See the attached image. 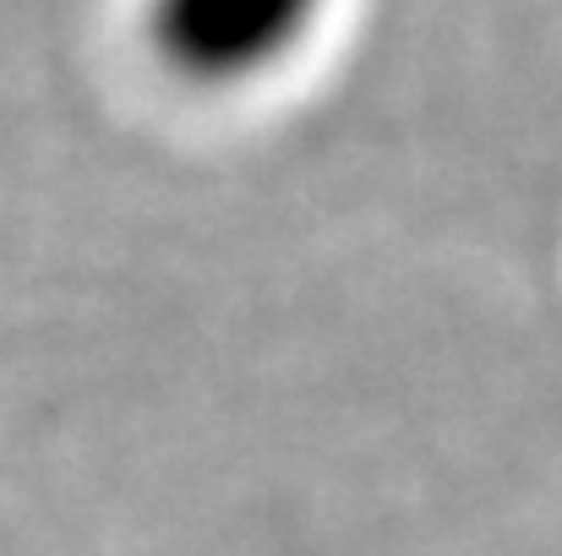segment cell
<instances>
[{
    "mask_svg": "<svg viewBox=\"0 0 562 556\" xmlns=\"http://www.w3.org/2000/svg\"><path fill=\"white\" fill-rule=\"evenodd\" d=\"M334 0H143V33L165 71L235 93L284 77L323 33Z\"/></svg>",
    "mask_w": 562,
    "mask_h": 556,
    "instance_id": "6da1fadb",
    "label": "cell"
}]
</instances>
